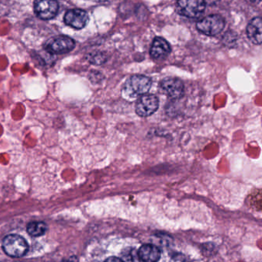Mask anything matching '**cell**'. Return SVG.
<instances>
[{"instance_id": "obj_13", "label": "cell", "mask_w": 262, "mask_h": 262, "mask_svg": "<svg viewBox=\"0 0 262 262\" xmlns=\"http://www.w3.org/2000/svg\"><path fill=\"white\" fill-rule=\"evenodd\" d=\"M27 232L33 237H40L47 231V224L42 222H30L27 225Z\"/></svg>"}, {"instance_id": "obj_1", "label": "cell", "mask_w": 262, "mask_h": 262, "mask_svg": "<svg viewBox=\"0 0 262 262\" xmlns=\"http://www.w3.org/2000/svg\"><path fill=\"white\" fill-rule=\"evenodd\" d=\"M3 249L10 257H18L25 255L29 251L27 241L19 234H12L6 236L3 240Z\"/></svg>"}, {"instance_id": "obj_4", "label": "cell", "mask_w": 262, "mask_h": 262, "mask_svg": "<svg viewBox=\"0 0 262 262\" xmlns=\"http://www.w3.org/2000/svg\"><path fill=\"white\" fill-rule=\"evenodd\" d=\"M225 22L219 15H210L198 22L197 29L207 36H216L223 30Z\"/></svg>"}, {"instance_id": "obj_14", "label": "cell", "mask_w": 262, "mask_h": 262, "mask_svg": "<svg viewBox=\"0 0 262 262\" xmlns=\"http://www.w3.org/2000/svg\"><path fill=\"white\" fill-rule=\"evenodd\" d=\"M89 60L91 62V63L95 64V65H100L106 60V57L104 53H94L89 57Z\"/></svg>"}, {"instance_id": "obj_17", "label": "cell", "mask_w": 262, "mask_h": 262, "mask_svg": "<svg viewBox=\"0 0 262 262\" xmlns=\"http://www.w3.org/2000/svg\"><path fill=\"white\" fill-rule=\"evenodd\" d=\"M93 1H95V2H106V1H108V0H93Z\"/></svg>"}, {"instance_id": "obj_8", "label": "cell", "mask_w": 262, "mask_h": 262, "mask_svg": "<svg viewBox=\"0 0 262 262\" xmlns=\"http://www.w3.org/2000/svg\"><path fill=\"white\" fill-rule=\"evenodd\" d=\"M34 9L40 19L48 20L53 19L57 14L59 4L56 0H36Z\"/></svg>"}, {"instance_id": "obj_7", "label": "cell", "mask_w": 262, "mask_h": 262, "mask_svg": "<svg viewBox=\"0 0 262 262\" xmlns=\"http://www.w3.org/2000/svg\"><path fill=\"white\" fill-rule=\"evenodd\" d=\"M161 90L162 93L171 99L182 98L184 93V84L177 78L168 77L161 82Z\"/></svg>"}, {"instance_id": "obj_12", "label": "cell", "mask_w": 262, "mask_h": 262, "mask_svg": "<svg viewBox=\"0 0 262 262\" xmlns=\"http://www.w3.org/2000/svg\"><path fill=\"white\" fill-rule=\"evenodd\" d=\"M171 52V47L165 39L162 37H156L151 45L150 54L156 59H162L166 57Z\"/></svg>"}, {"instance_id": "obj_6", "label": "cell", "mask_w": 262, "mask_h": 262, "mask_svg": "<svg viewBox=\"0 0 262 262\" xmlns=\"http://www.w3.org/2000/svg\"><path fill=\"white\" fill-rule=\"evenodd\" d=\"M75 42L68 36H61L50 39L46 44V50L53 54H63L72 51L75 47Z\"/></svg>"}, {"instance_id": "obj_9", "label": "cell", "mask_w": 262, "mask_h": 262, "mask_svg": "<svg viewBox=\"0 0 262 262\" xmlns=\"http://www.w3.org/2000/svg\"><path fill=\"white\" fill-rule=\"evenodd\" d=\"M64 21L67 25L77 30H80L84 28L88 24L89 16L86 12L76 9V10H69L66 13Z\"/></svg>"}, {"instance_id": "obj_2", "label": "cell", "mask_w": 262, "mask_h": 262, "mask_svg": "<svg viewBox=\"0 0 262 262\" xmlns=\"http://www.w3.org/2000/svg\"><path fill=\"white\" fill-rule=\"evenodd\" d=\"M151 86V80L149 78L136 75L126 81L123 92L128 97L136 98L146 94Z\"/></svg>"}, {"instance_id": "obj_15", "label": "cell", "mask_w": 262, "mask_h": 262, "mask_svg": "<svg viewBox=\"0 0 262 262\" xmlns=\"http://www.w3.org/2000/svg\"><path fill=\"white\" fill-rule=\"evenodd\" d=\"M107 261H122V258L119 257H110V258L106 259Z\"/></svg>"}, {"instance_id": "obj_11", "label": "cell", "mask_w": 262, "mask_h": 262, "mask_svg": "<svg viewBox=\"0 0 262 262\" xmlns=\"http://www.w3.org/2000/svg\"><path fill=\"white\" fill-rule=\"evenodd\" d=\"M139 260L147 262L158 261L161 257V251L152 244L142 245L137 252Z\"/></svg>"}, {"instance_id": "obj_3", "label": "cell", "mask_w": 262, "mask_h": 262, "mask_svg": "<svg viewBox=\"0 0 262 262\" xmlns=\"http://www.w3.org/2000/svg\"><path fill=\"white\" fill-rule=\"evenodd\" d=\"M205 0H178L176 10L182 16L188 18H197L205 11Z\"/></svg>"}, {"instance_id": "obj_16", "label": "cell", "mask_w": 262, "mask_h": 262, "mask_svg": "<svg viewBox=\"0 0 262 262\" xmlns=\"http://www.w3.org/2000/svg\"><path fill=\"white\" fill-rule=\"evenodd\" d=\"M219 0H207V2H208V4L210 5H214L216 3L219 2Z\"/></svg>"}, {"instance_id": "obj_10", "label": "cell", "mask_w": 262, "mask_h": 262, "mask_svg": "<svg viewBox=\"0 0 262 262\" xmlns=\"http://www.w3.org/2000/svg\"><path fill=\"white\" fill-rule=\"evenodd\" d=\"M248 39L255 45H260L262 42V24L260 17L251 19L247 27Z\"/></svg>"}, {"instance_id": "obj_5", "label": "cell", "mask_w": 262, "mask_h": 262, "mask_svg": "<svg viewBox=\"0 0 262 262\" xmlns=\"http://www.w3.org/2000/svg\"><path fill=\"white\" fill-rule=\"evenodd\" d=\"M159 105V102L157 96L151 94L143 95L136 102V114L140 117H148L157 111Z\"/></svg>"}]
</instances>
